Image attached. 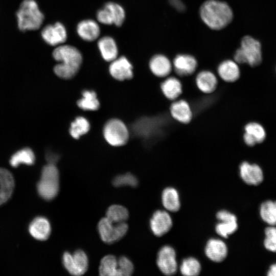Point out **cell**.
Here are the masks:
<instances>
[{"mask_svg": "<svg viewBox=\"0 0 276 276\" xmlns=\"http://www.w3.org/2000/svg\"><path fill=\"white\" fill-rule=\"evenodd\" d=\"M104 7L108 12L112 24L120 26L125 19V11L123 8L119 5L109 2L106 4Z\"/></svg>", "mask_w": 276, "mask_h": 276, "instance_id": "34", "label": "cell"}, {"mask_svg": "<svg viewBox=\"0 0 276 276\" xmlns=\"http://www.w3.org/2000/svg\"><path fill=\"white\" fill-rule=\"evenodd\" d=\"M98 47L103 58L107 61H112L116 59L118 49L114 40L110 37L106 36L101 38L98 42Z\"/></svg>", "mask_w": 276, "mask_h": 276, "instance_id": "27", "label": "cell"}, {"mask_svg": "<svg viewBox=\"0 0 276 276\" xmlns=\"http://www.w3.org/2000/svg\"><path fill=\"white\" fill-rule=\"evenodd\" d=\"M103 135L110 145L119 146L126 143L129 137V132L126 125L121 120L111 119L105 124Z\"/></svg>", "mask_w": 276, "mask_h": 276, "instance_id": "7", "label": "cell"}, {"mask_svg": "<svg viewBox=\"0 0 276 276\" xmlns=\"http://www.w3.org/2000/svg\"><path fill=\"white\" fill-rule=\"evenodd\" d=\"M239 173L242 181L248 186H258L263 180L261 167L255 163L242 162L239 166Z\"/></svg>", "mask_w": 276, "mask_h": 276, "instance_id": "10", "label": "cell"}, {"mask_svg": "<svg viewBox=\"0 0 276 276\" xmlns=\"http://www.w3.org/2000/svg\"><path fill=\"white\" fill-rule=\"evenodd\" d=\"M99 271L102 276H119L118 259L111 255L104 257L101 261Z\"/></svg>", "mask_w": 276, "mask_h": 276, "instance_id": "29", "label": "cell"}, {"mask_svg": "<svg viewBox=\"0 0 276 276\" xmlns=\"http://www.w3.org/2000/svg\"><path fill=\"white\" fill-rule=\"evenodd\" d=\"M234 60L238 64L246 63L252 67L259 65L262 60L261 43L250 36H244L234 54Z\"/></svg>", "mask_w": 276, "mask_h": 276, "instance_id": "3", "label": "cell"}, {"mask_svg": "<svg viewBox=\"0 0 276 276\" xmlns=\"http://www.w3.org/2000/svg\"><path fill=\"white\" fill-rule=\"evenodd\" d=\"M194 81L198 91L204 95L213 94L219 85L216 75L213 72L206 70L198 72Z\"/></svg>", "mask_w": 276, "mask_h": 276, "instance_id": "12", "label": "cell"}, {"mask_svg": "<svg viewBox=\"0 0 276 276\" xmlns=\"http://www.w3.org/2000/svg\"><path fill=\"white\" fill-rule=\"evenodd\" d=\"M53 56L56 61L60 62L54 67V72L63 79L73 77L78 72L82 61L79 51L69 45L56 48L53 51Z\"/></svg>", "mask_w": 276, "mask_h": 276, "instance_id": "2", "label": "cell"}, {"mask_svg": "<svg viewBox=\"0 0 276 276\" xmlns=\"http://www.w3.org/2000/svg\"><path fill=\"white\" fill-rule=\"evenodd\" d=\"M62 259L64 268L72 275H82L88 268V259L85 252L82 250H77L73 254L65 251Z\"/></svg>", "mask_w": 276, "mask_h": 276, "instance_id": "8", "label": "cell"}, {"mask_svg": "<svg viewBox=\"0 0 276 276\" xmlns=\"http://www.w3.org/2000/svg\"><path fill=\"white\" fill-rule=\"evenodd\" d=\"M200 15L203 22L210 29L221 30L226 27L233 18L230 6L218 0H207L200 8Z\"/></svg>", "mask_w": 276, "mask_h": 276, "instance_id": "1", "label": "cell"}, {"mask_svg": "<svg viewBox=\"0 0 276 276\" xmlns=\"http://www.w3.org/2000/svg\"><path fill=\"white\" fill-rule=\"evenodd\" d=\"M128 228V225L125 222L114 223L106 217L102 218L98 225L100 237L106 243L119 241L126 235Z\"/></svg>", "mask_w": 276, "mask_h": 276, "instance_id": "6", "label": "cell"}, {"mask_svg": "<svg viewBox=\"0 0 276 276\" xmlns=\"http://www.w3.org/2000/svg\"><path fill=\"white\" fill-rule=\"evenodd\" d=\"M259 214L267 225H276V200H266L260 205Z\"/></svg>", "mask_w": 276, "mask_h": 276, "instance_id": "26", "label": "cell"}, {"mask_svg": "<svg viewBox=\"0 0 276 276\" xmlns=\"http://www.w3.org/2000/svg\"><path fill=\"white\" fill-rule=\"evenodd\" d=\"M243 139L245 144L254 146L262 143L265 139L266 132L263 127L256 122H250L245 125Z\"/></svg>", "mask_w": 276, "mask_h": 276, "instance_id": "21", "label": "cell"}, {"mask_svg": "<svg viewBox=\"0 0 276 276\" xmlns=\"http://www.w3.org/2000/svg\"><path fill=\"white\" fill-rule=\"evenodd\" d=\"M205 253L206 256L212 261L220 262L223 261L227 255V248L222 241L212 239L206 243Z\"/></svg>", "mask_w": 276, "mask_h": 276, "instance_id": "22", "label": "cell"}, {"mask_svg": "<svg viewBox=\"0 0 276 276\" xmlns=\"http://www.w3.org/2000/svg\"><path fill=\"white\" fill-rule=\"evenodd\" d=\"M128 216V211L126 208L121 205L113 204L108 208L106 217L114 223H119L125 222Z\"/></svg>", "mask_w": 276, "mask_h": 276, "instance_id": "32", "label": "cell"}, {"mask_svg": "<svg viewBox=\"0 0 276 276\" xmlns=\"http://www.w3.org/2000/svg\"><path fill=\"white\" fill-rule=\"evenodd\" d=\"M34 162V154L33 151L28 148L18 151L12 156L10 159V164L13 167H16L21 164L31 165Z\"/></svg>", "mask_w": 276, "mask_h": 276, "instance_id": "30", "label": "cell"}, {"mask_svg": "<svg viewBox=\"0 0 276 276\" xmlns=\"http://www.w3.org/2000/svg\"><path fill=\"white\" fill-rule=\"evenodd\" d=\"M219 78L224 82L232 83L237 81L240 76V71L238 63L234 60H223L217 68Z\"/></svg>", "mask_w": 276, "mask_h": 276, "instance_id": "18", "label": "cell"}, {"mask_svg": "<svg viewBox=\"0 0 276 276\" xmlns=\"http://www.w3.org/2000/svg\"><path fill=\"white\" fill-rule=\"evenodd\" d=\"M162 200L165 209L170 212H175L180 206L178 193L173 188H167L163 192Z\"/></svg>", "mask_w": 276, "mask_h": 276, "instance_id": "28", "label": "cell"}, {"mask_svg": "<svg viewBox=\"0 0 276 276\" xmlns=\"http://www.w3.org/2000/svg\"><path fill=\"white\" fill-rule=\"evenodd\" d=\"M83 97L77 102L78 106L85 110H95L99 107V102L96 93L91 90H84Z\"/></svg>", "mask_w": 276, "mask_h": 276, "instance_id": "31", "label": "cell"}, {"mask_svg": "<svg viewBox=\"0 0 276 276\" xmlns=\"http://www.w3.org/2000/svg\"><path fill=\"white\" fill-rule=\"evenodd\" d=\"M171 118L177 123L188 125L193 120L194 112L191 104L184 98H178L172 101L169 106Z\"/></svg>", "mask_w": 276, "mask_h": 276, "instance_id": "9", "label": "cell"}, {"mask_svg": "<svg viewBox=\"0 0 276 276\" xmlns=\"http://www.w3.org/2000/svg\"><path fill=\"white\" fill-rule=\"evenodd\" d=\"M264 247L268 250L276 252V225L267 226L264 230Z\"/></svg>", "mask_w": 276, "mask_h": 276, "instance_id": "36", "label": "cell"}, {"mask_svg": "<svg viewBox=\"0 0 276 276\" xmlns=\"http://www.w3.org/2000/svg\"><path fill=\"white\" fill-rule=\"evenodd\" d=\"M172 226V220L166 211L158 210L153 214L150 226L154 235L160 237L169 231Z\"/></svg>", "mask_w": 276, "mask_h": 276, "instance_id": "16", "label": "cell"}, {"mask_svg": "<svg viewBox=\"0 0 276 276\" xmlns=\"http://www.w3.org/2000/svg\"><path fill=\"white\" fill-rule=\"evenodd\" d=\"M41 35L44 40L51 45L62 43L67 36L65 28L59 22L46 26L42 30Z\"/></svg>", "mask_w": 276, "mask_h": 276, "instance_id": "17", "label": "cell"}, {"mask_svg": "<svg viewBox=\"0 0 276 276\" xmlns=\"http://www.w3.org/2000/svg\"><path fill=\"white\" fill-rule=\"evenodd\" d=\"M112 61L109 66V72L114 78L122 81L132 77V66L127 59L121 57Z\"/></svg>", "mask_w": 276, "mask_h": 276, "instance_id": "19", "label": "cell"}, {"mask_svg": "<svg viewBox=\"0 0 276 276\" xmlns=\"http://www.w3.org/2000/svg\"><path fill=\"white\" fill-rule=\"evenodd\" d=\"M77 32L83 39L90 41L98 38L100 34V29L95 21L84 20L78 24Z\"/></svg>", "mask_w": 276, "mask_h": 276, "instance_id": "25", "label": "cell"}, {"mask_svg": "<svg viewBox=\"0 0 276 276\" xmlns=\"http://www.w3.org/2000/svg\"><path fill=\"white\" fill-rule=\"evenodd\" d=\"M119 276L130 275L134 269L131 261L126 257L122 256L118 259Z\"/></svg>", "mask_w": 276, "mask_h": 276, "instance_id": "38", "label": "cell"}, {"mask_svg": "<svg viewBox=\"0 0 276 276\" xmlns=\"http://www.w3.org/2000/svg\"><path fill=\"white\" fill-rule=\"evenodd\" d=\"M112 183L114 187H117L124 186L135 187L138 185V180L136 177L133 174L126 173L116 176L113 179Z\"/></svg>", "mask_w": 276, "mask_h": 276, "instance_id": "37", "label": "cell"}, {"mask_svg": "<svg viewBox=\"0 0 276 276\" xmlns=\"http://www.w3.org/2000/svg\"><path fill=\"white\" fill-rule=\"evenodd\" d=\"M59 172L55 165L48 164L44 166L37 185L39 195L47 200L54 198L59 191Z\"/></svg>", "mask_w": 276, "mask_h": 276, "instance_id": "5", "label": "cell"}, {"mask_svg": "<svg viewBox=\"0 0 276 276\" xmlns=\"http://www.w3.org/2000/svg\"><path fill=\"white\" fill-rule=\"evenodd\" d=\"M159 87L164 97L170 102L178 99L183 94V84L175 76L165 78L160 82Z\"/></svg>", "mask_w": 276, "mask_h": 276, "instance_id": "15", "label": "cell"}, {"mask_svg": "<svg viewBox=\"0 0 276 276\" xmlns=\"http://www.w3.org/2000/svg\"><path fill=\"white\" fill-rule=\"evenodd\" d=\"M90 128L88 121L83 117H77L72 123L70 132L73 137L79 139L80 136L87 133Z\"/></svg>", "mask_w": 276, "mask_h": 276, "instance_id": "33", "label": "cell"}, {"mask_svg": "<svg viewBox=\"0 0 276 276\" xmlns=\"http://www.w3.org/2000/svg\"><path fill=\"white\" fill-rule=\"evenodd\" d=\"M267 276H276V263L272 264L269 267Z\"/></svg>", "mask_w": 276, "mask_h": 276, "instance_id": "40", "label": "cell"}, {"mask_svg": "<svg viewBox=\"0 0 276 276\" xmlns=\"http://www.w3.org/2000/svg\"><path fill=\"white\" fill-rule=\"evenodd\" d=\"M46 158L48 164L55 165L59 158V156L56 153L49 152L46 155Z\"/></svg>", "mask_w": 276, "mask_h": 276, "instance_id": "39", "label": "cell"}, {"mask_svg": "<svg viewBox=\"0 0 276 276\" xmlns=\"http://www.w3.org/2000/svg\"><path fill=\"white\" fill-rule=\"evenodd\" d=\"M149 68L154 76L165 78L170 74L173 67L172 63L166 56L158 54L150 59Z\"/></svg>", "mask_w": 276, "mask_h": 276, "instance_id": "20", "label": "cell"}, {"mask_svg": "<svg viewBox=\"0 0 276 276\" xmlns=\"http://www.w3.org/2000/svg\"><path fill=\"white\" fill-rule=\"evenodd\" d=\"M201 265L199 261L192 257L184 259L180 266V271L183 275L195 276L200 273Z\"/></svg>", "mask_w": 276, "mask_h": 276, "instance_id": "35", "label": "cell"}, {"mask_svg": "<svg viewBox=\"0 0 276 276\" xmlns=\"http://www.w3.org/2000/svg\"><path fill=\"white\" fill-rule=\"evenodd\" d=\"M172 67L178 76L188 77L195 72L197 67V61L191 55L179 54L174 58Z\"/></svg>", "mask_w": 276, "mask_h": 276, "instance_id": "14", "label": "cell"}, {"mask_svg": "<svg viewBox=\"0 0 276 276\" xmlns=\"http://www.w3.org/2000/svg\"><path fill=\"white\" fill-rule=\"evenodd\" d=\"M31 236L41 241L47 240L50 236L51 228L49 220L43 217L35 218L30 223L29 228Z\"/></svg>", "mask_w": 276, "mask_h": 276, "instance_id": "23", "label": "cell"}, {"mask_svg": "<svg viewBox=\"0 0 276 276\" xmlns=\"http://www.w3.org/2000/svg\"><path fill=\"white\" fill-rule=\"evenodd\" d=\"M14 188V180L12 173L6 169L0 168V205L11 197Z\"/></svg>", "mask_w": 276, "mask_h": 276, "instance_id": "24", "label": "cell"}, {"mask_svg": "<svg viewBox=\"0 0 276 276\" xmlns=\"http://www.w3.org/2000/svg\"><path fill=\"white\" fill-rule=\"evenodd\" d=\"M156 263L160 271L167 275L175 274L177 268L176 253L171 246H165L158 251Z\"/></svg>", "mask_w": 276, "mask_h": 276, "instance_id": "11", "label": "cell"}, {"mask_svg": "<svg viewBox=\"0 0 276 276\" xmlns=\"http://www.w3.org/2000/svg\"><path fill=\"white\" fill-rule=\"evenodd\" d=\"M216 217L220 222L216 226V232L222 237L227 238L238 229V219L234 214L222 210L217 213Z\"/></svg>", "mask_w": 276, "mask_h": 276, "instance_id": "13", "label": "cell"}, {"mask_svg": "<svg viewBox=\"0 0 276 276\" xmlns=\"http://www.w3.org/2000/svg\"><path fill=\"white\" fill-rule=\"evenodd\" d=\"M18 26L21 31L34 30L40 28L44 16L34 0H24L17 12Z\"/></svg>", "mask_w": 276, "mask_h": 276, "instance_id": "4", "label": "cell"}]
</instances>
